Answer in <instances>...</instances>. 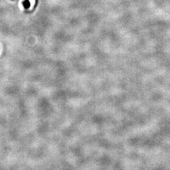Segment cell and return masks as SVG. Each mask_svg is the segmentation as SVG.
Returning <instances> with one entry per match:
<instances>
[{"label":"cell","mask_w":170,"mask_h":170,"mask_svg":"<svg viewBox=\"0 0 170 170\" xmlns=\"http://www.w3.org/2000/svg\"><path fill=\"white\" fill-rule=\"evenodd\" d=\"M23 5L26 8H28L30 6V3L28 0H26L24 2H23Z\"/></svg>","instance_id":"6da1fadb"}]
</instances>
